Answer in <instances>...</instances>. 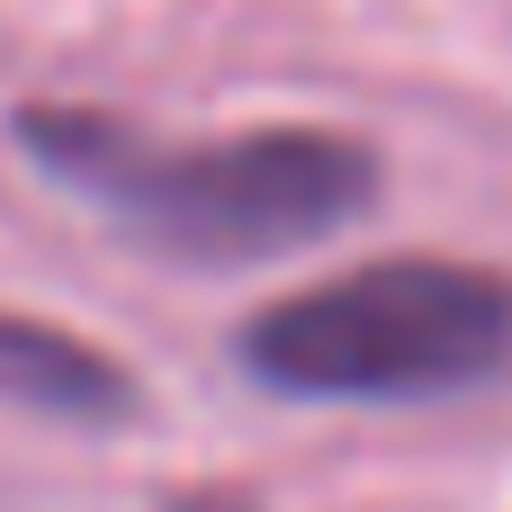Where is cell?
<instances>
[{"label": "cell", "instance_id": "6da1fadb", "mask_svg": "<svg viewBox=\"0 0 512 512\" xmlns=\"http://www.w3.org/2000/svg\"><path fill=\"white\" fill-rule=\"evenodd\" d=\"M18 144L54 189H72L126 243L207 270L306 252L378 198V153L333 126L144 135L99 108H27Z\"/></svg>", "mask_w": 512, "mask_h": 512}, {"label": "cell", "instance_id": "7a4b0ae2", "mask_svg": "<svg viewBox=\"0 0 512 512\" xmlns=\"http://www.w3.org/2000/svg\"><path fill=\"white\" fill-rule=\"evenodd\" d=\"M252 387L306 405H432L512 378V279L477 261H369L261 306L234 342Z\"/></svg>", "mask_w": 512, "mask_h": 512}, {"label": "cell", "instance_id": "3957f363", "mask_svg": "<svg viewBox=\"0 0 512 512\" xmlns=\"http://www.w3.org/2000/svg\"><path fill=\"white\" fill-rule=\"evenodd\" d=\"M0 405L9 414H36V423H81V432H108L135 414V387L108 351H90L81 333L63 324H36V315H0Z\"/></svg>", "mask_w": 512, "mask_h": 512}, {"label": "cell", "instance_id": "277c9868", "mask_svg": "<svg viewBox=\"0 0 512 512\" xmlns=\"http://www.w3.org/2000/svg\"><path fill=\"white\" fill-rule=\"evenodd\" d=\"M198 512H207V504H198Z\"/></svg>", "mask_w": 512, "mask_h": 512}]
</instances>
